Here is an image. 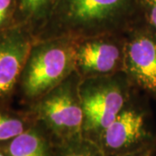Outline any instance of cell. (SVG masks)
I'll return each mask as SVG.
<instances>
[{
    "instance_id": "1",
    "label": "cell",
    "mask_w": 156,
    "mask_h": 156,
    "mask_svg": "<svg viewBox=\"0 0 156 156\" xmlns=\"http://www.w3.org/2000/svg\"><path fill=\"white\" fill-rule=\"evenodd\" d=\"M139 19L137 0H59L35 39L123 34Z\"/></svg>"
},
{
    "instance_id": "2",
    "label": "cell",
    "mask_w": 156,
    "mask_h": 156,
    "mask_svg": "<svg viewBox=\"0 0 156 156\" xmlns=\"http://www.w3.org/2000/svg\"><path fill=\"white\" fill-rule=\"evenodd\" d=\"M75 41L69 37L35 39L18 83L29 102L42 97L76 70Z\"/></svg>"
},
{
    "instance_id": "3",
    "label": "cell",
    "mask_w": 156,
    "mask_h": 156,
    "mask_svg": "<svg viewBox=\"0 0 156 156\" xmlns=\"http://www.w3.org/2000/svg\"><path fill=\"white\" fill-rule=\"evenodd\" d=\"M124 71L82 79L79 93L83 112V135L98 143L101 134L133 95Z\"/></svg>"
},
{
    "instance_id": "4",
    "label": "cell",
    "mask_w": 156,
    "mask_h": 156,
    "mask_svg": "<svg viewBox=\"0 0 156 156\" xmlns=\"http://www.w3.org/2000/svg\"><path fill=\"white\" fill-rule=\"evenodd\" d=\"M81 80L75 70L61 83L30 103V111L47 129L55 143L83 135Z\"/></svg>"
},
{
    "instance_id": "5",
    "label": "cell",
    "mask_w": 156,
    "mask_h": 156,
    "mask_svg": "<svg viewBox=\"0 0 156 156\" xmlns=\"http://www.w3.org/2000/svg\"><path fill=\"white\" fill-rule=\"evenodd\" d=\"M156 144V133L147 108L134 95L101 134L98 145L105 156L133 153Z\"/></svg>"
},
{
    "instance_id": "6",
    "label": "cell",
    "mask_w": 156,
    "mask_h": 156,
    "mask_svg": "<svg viewBox=\"0 0 156 156\" xmlns=\"http://www.w3.org/2000/svg\"><path fill=\"white\" fill-rule=\"evenodd\" d=\"M124 36L123 71L134 88L156 101V33L140 18Z\"/></svg>"
},
{
    "instance_id": "7",
    "label": "cell",
    "mask_w": 156,
    "mask_h": 156,
    "mask_svg": "<svg viewBox=\"0 0 156 156\" xmlns=\"http://www.w3.org/2000/svg\"><path fill=\"white\" fill-rule=\"evenodd\" d=\"M124 34H103L75 41V69L82 79L123 70Z\"/></svg>"
},
{
    "instance_id": "8",
    "label": "cell",
    "mask_w": 156,
    "mask_h": 156,
    "mask_svg": "<svg viewBox=\"0 0 156 156\" xmlns=\"http://www.w3.org/2000/svg\"><path fill=\"white\" fill-rule=\"evenodd\" d=\"M34 41L31 30L20 23L0 32V100L8 97L19 83Z\"/></svg>"
},
{
    "instance_id": "9",
    "label": "cell",
    "mask_w": 156,
    "mask_h": 156,
    "mask_svg": "<svg viewBox=\"0 0 156 156\" xmlns=\"http://www.w3.org/2000/svg\"><path fill=\"white\" fill-rule=\"evenodd\" d=\"M55 142L47 129L37 122L23 133L0 144L5 156H53Z\"/></svg>"
},
{
    "instance_id": "10",
    "label": "cell",
    "mask_w": 156,
    "mask_h": 156,
    "mask_svg": "<svg viewBox=\"0 0 156 156\" xmlns=\"http://www.w3.org/2000/svg\"><path fill=\"white\" fill-rule=\"evenodd\" d=\"M16 23L27 26L34 37L44 26L59 0H16Z\"/></svg>"
},
{
    "instance_id": "11",
    "label": "cell",
    "mask_w": 156,
    "mask_h": 156,
    "mask_svg": "<svg viewBox=\"0 0 156 156\" xmlns=\"http://www.w3.org/2000/svg\"><path fill=\"white\" fill-rule=\"evenodd\" d=\"M37 122L30 111L17 112L0 108V144L23 133Z\"/></svg>"
},
{
    "instance_id": "12",
    "label": "cell",
    "mask_w": 156,
    "mask_h": 156,
    "mask_svg": "<svg viewBox=\"0 0 156 156\" xmlns=\"http://www.w3.org/2000/svg\"><path fill=\"white\" fill-rule=\"evenodd\" d=\"M53 156H105V154L98 143L83 135H79L55 143Z\"/></svg>"
},
{
    "instance_id": "13",
    "label": "cell",
    "mask_w": 156,
    "mask_h": 156,
    "mask_svg": "<svg viewBox=\"0 0 156 156\" xmlns=\"http://www.w3.org/2000/svg\"><path fill=\"white\" fill-rule=\"evenodd\" d=\"M16 0H0V32L16 24Z\"/></svg>"
},
{
    "instance_id": "14",
    "label": "cell",
    "mask_w": 156,
    "mask_h": 156,
    "mask_svg": "<svg viewBox=\"0 0 156 156\" xmlns=\"http://www.w3.org/2000/svg\"><path fill=\"white\" fill-rule=\"evenodd\" d=\"M140 18L156 33V0H137Z\"/></svg>"
},
{
    "instance_id": "15",
    "label": "cell",
    "mask_w": 156,
    "mask_h": 156,
    "mask_svg": "<svg viewBox=\"0 0 156 156\" xmlns=\"http://www.w3.org/2000/svg\"><path fill=\"white\" fill-rule=\"evenodd\" d=\"M118 156H156V144L126 154Z\"/></svg>"
},
{
    "instance_id": "16",
    "label": "cell",
    "mask_w": 156,
    "mask_h": 156,
    "mask_svg": "<svg viewBox=\"0 0 156 156\" xmlns=\"http://www.w3.org/2000/svg\"><path fill=\"white\" fill-rule=\"evenodd\" d=\"M0 156H5V154H3V153L0 151Z\"/></svg>"
}]
</instances>
